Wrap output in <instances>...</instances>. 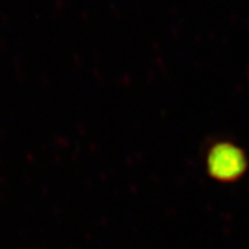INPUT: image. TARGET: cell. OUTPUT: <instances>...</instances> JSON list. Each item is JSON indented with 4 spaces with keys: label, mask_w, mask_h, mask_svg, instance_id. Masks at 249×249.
<instances>
[{
    "label": "cell",
    "mask_w": 249,
    "mask_h": 249,
    "mask_svg": "<svg viewBox=\"0 0 249 249\" xmlns=\"http://www.w3.org/2000/svg\"><path fill=\"white\" fill-rule=\"evenodd\" d=\"M247 169V158L230 142L215 144L207 155V171L219 180H235Z\"/></svg>",
    "instance_id": "cell-1"
}]
</instances>
